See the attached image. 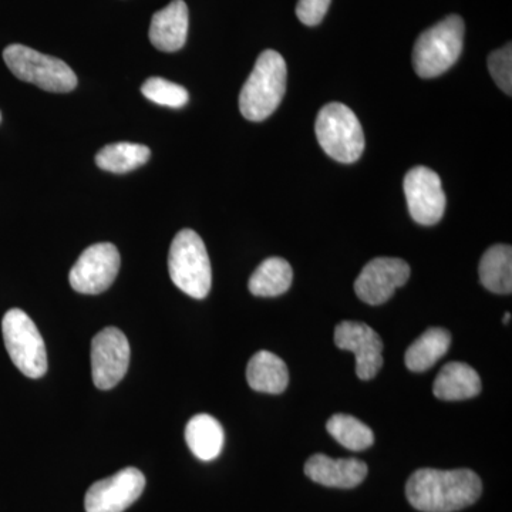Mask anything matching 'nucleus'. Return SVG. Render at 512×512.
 <instances>
[{"label": "nucleus", "mask_w": 512, "mask_h": 512, "mask_svg": "<svg viewBox=\"0 0 512 512\" xmlns=\"http://www.w3.org/2000/svg\"><path fill=\"white\" fill-rule=\"evenodd\" d=\"M410 278V266L399 258H376L362 269L355 282L360 301L379 306L392 299Z\"/></svg>", "instance_id": "12"}, {"label": "nucleus", "mask_w": 512, "mask_h": 512, "mask_svg": "<svg viewBox=\"0 0 512 512\" xmlns=\"http://www.w3.org/2000/svg\"><path fill=\"white\" fill-rule=\"evenodd\" d=\"M119 271V249L110 242H101L83 251L70 271L69 281L76 292L99 295L113 285Z\"/></svg>", "instance_id": "8"}, {"label": "nucleus", "mask_w": 512, "mask_h": 512, "mask_svg": "<svg viewBox=\"0 0 512 512\" xmlns=\"http://www.w3.org/2000/svg\"><path fill=\"white\" fill-rule=\"evenodd\" d=\"M141 93L153 103L171 107V109H181L190 99L185 87L168 82V80L161 79V77H150L141 87Z\"/></svg>", "instance_id": "24"}, {"label": "nucleus", "mask_w": 512, "mask_h": 512, "mask_svg": "<svg viewBox=\"0 0 512 512\" xmlns=\"http://www.w3.org/2000/svg\"><path fill=\"white\" fill-rule=\"evenodd\" d=\"M151 151L143 144L116 143L101 148L96 156L97 167L114 174H126L148 163Z\"/></svg>", "instance_id": "22"}, {"label": "nucleus", "mask_w": 512, "mask_h": 512, "mask_svg": "<svg viewBox=\"0 0 512 512\" xmlns=\"http://www.w3.org/2000/svg\"><path fill=\"white\" fill-rule=\"evenodd\" d=\"M480 281L485 289L500 295L512 292V248L510 245H494L483 255L480 262Z\"/></svg>", "instance_id": "20"}, {"label": "nucleus", "mask_w": 512, "mask_h": 512, "mask_svg": "<svg viewBox=\"0 0 512 512\" xmlns=\"http://www.w3.org/2000/svg\"><path fill=\"white\" fill-rule=\"evenodd\" d=\"M488 70L497 86L508 96L512 92V47L507 43L488 57Z\"/></svg>", "instance_id": "25"}, {"label": "nucleus", "mask_w": 512, "mask_h": 512, "mask_svg": "<svg viewBox=\"0 0 512 512\" xmlns=\"http://www.w3.org/2000/svg\"><path fill=\"white\" fill-rule=\"evenodd\" d=\"M0 121H2V114H0Z\"/></svg>", "instance_id": "28"}, {"label": "nucleus", "mask_w": 512, "mask_h": 512, "mask_svg": "<svg viewBox=\"0 0 512 512\" xmlns=\"http://www.w3.org/2000/svg\"><path fill=\"white\" fill-rule=\"evenodd\" d=\"M292 266L284 258H268L255 269L249 278L248 288L252 295L274 298L291 288Z\"/></svg>", "instance_id": "21"}, {"label": "nucleus", "mask_w": 512, "mask_h": 512, "mask_svg": "<svg viewBox=\"0 0 512 512\" xmlns=\"http://www.w3.org/2000/svg\"><path fill=\"white\" fill-rule=\"evenodd\" d=\"M3 60L19 80L35 84L50 93H69L77 87V76L69 64L43 55L28 46L10 45L3 50Z\"/></svg>", "instance_id": "6"}, {"label": "nucleus", "mask_w": 512, "mask_h": 512, "mask_svg": "<svg viewBox=\"0 0 512 512\" xmlns=\"http://www.w3.org/2000/svg\"><path fill=\"white\" fill-rule=\"evenodd\" d=\"M483 493L481 478L468 468H420L406 484V497L421 512H456L476 503Z\"/></svg>", "instance_id": "1"}, {"label": "nucleus", "mask_w": 512, "mask_h": 512, "mask_svg": "<svg viewBox=\"0 0 512 512\" xmlns=\"http://www.w3.org/2000/svg\"><path fill=\"white\" fill-rule=\"evenodd\" d=\"M510 320H511V313H505L504 319H503V322L505 323V325H507V323H510Z\"/></svg>", "instance_id": "27"}, {"label": "nucleus", "mask_w": 512, "mask_h": 512, "mask_svg": "<svg viewBox=\"0 0 512 512\" xmlns=\"http://www.w3.org/2000/svg\"><path fill=\"white\" fill-rule=\"evenodd\" d=\"M403 188L410 215L417 224L431 227L441 221L447 200L439 174L427 167H414L404 177Z\"/></svg>", "instance_id": "9"}, {"label": "nucleus", "mask_w": 512, "mask_h": 512, "mask_svg": "<svg viewBox=\"0 0 512 512\" xmlns=\"http://www.w3.org/2000/svg\"><path fill=\"white\" fill-rule=\"evenodd\" d=\"M464 20L457 15L421 33L413 49L414 70L421 79H433L446 73L463 52Z\"/></svg>", "instance_id": "4"}, {"label": "nucleus", "mask_w": 512, "mask_h": 512, "mask_svg": "<svg viewBox=\"0 0 512 512\" xmlns=\"http://www.w3.org/2000/svg\"><path fill=\"white\" fill-rule=\"evenodd\" d=\"M326 429L333 439L348 450L363 451L375 443L372 429L349 414H335L330 417Z\"/></svg>", "instance_id": "23"}, {"label": "nucleus", "mask_w": 512, "mask_h": 512, "mask_svg": "<svg viewBox=\"0 0 512 512\" xmlns=\"http://www.w3.org/2000/svg\"><path fill=\"white\" fill-rule=\"evenodd\" d=\"M146 477L140 470L127 467L109 478L97 481L87 491V512H124L143 494Z\"/></svg>", "instance_id": "11"}, {"label": "nucleus", "mask_w": 512, "mask_h": 512, "mask_svg": "<svg viewBox=\"0 0 512 512\" xmlns=\"http://www.w3.org/2000/svg\"><path fill=\"white\" fill-rule=\"evenodd\" d=\"M168 271L174 285L188 296L207 298L212 284L211 262L197 232L183 229L175 235L168 255Z\"/></svg>", "instance_id": "3"}, {"label": "nucleus", "mask_w": 512, "mask_h": 512, "mask_svg": "<svg viewBox=\"0 0 512 512\" xmlns=\"http://www.w3.org/2000/svg\"><path fill=\"white\" fill-rule=\"evenodd\" d=\"M130 365V343L117 328L97 333L92 342V375L97 389L110 390L126 376Z\"/></svg>", "instance_id": "10"}, {"label": "nucleus", "mask_w": 512, "mask_h": 512, "mask_svg": "<svg viewBox=\"0 0 512 512\" xmlns=\"http://www.w3.org/2000/svg\"><path fill=\"white\" fill-rule=\"evenodd\" d=\"M481 379L476 370L467 363H447L440 370L433 384V393L444 402H460L473 399L481 393Z\"/></svg>", "instance_id": "16"}, {"label": "nucleus", "mask_w": 512, "mask_h": 512, "mask_svg": "<svg viewBox=\"0 0 512 512\" xmlns=\"http://www.w3.org/2000/svg\"><path fill=\"white\" fill-rule=\"evenodd\" d=\"M247 380L255 392L281 394L288 387V367L281 357L268 350H261L249 360Z\"/></svg>", "instance_id": "17"}, {"label": "nucleus", "mask_w": 512, "mask_h": 512, "mask_svg": "<svg viewBox=\"0 0 512 512\" xmlns=\"http://www.w3.org/2000/svg\"><path fill=\"white\" fill-rule=\"evenodd\" d=\"M332 0H299L296 16L303 25L318 26L328 13Z\"/></svg>", "instance_id": "26"}, {"label": "nucleus", "mask_w": 512, "mask_h": 512, "mask_svg": "<svg viewBox=\"0 0 512 512\" xmlns=\"http://www.w3.org/2000/svg\"><path fill=\"white\" fill-rule=\"evenodd\" d=\"M286 80L288 69L284 57L275 50L262 52L239 94L242 116L256 123L272 116L284 99Z\"/></svg>", "instance_id": "2"}, {"label": "nucleus", "mask_w": 512, "mask_h": 512, "mask_svg": "<svg viewBox=\"0 0 512 512\" xmlns=\"http://www.w3.org/2000/svg\"><path fill=\"white\" fill-rule=\"evenodd\" d=\"M305 474L313 483L332 488H355L365 481L367 464L359 458H330L315 454L306 461Z\"/></svg>", "instance_id": "14"}, {"label": "nucleus", "mask_w": 512, "mask_h": 512, "mask_svg": "<svg viewBox=\"0 0 512 512\" xmlns=\"http://www.w3.org/2000/svg\"><path fill=\"white\" fill-rule=\"evenodd\" d=\"M322 150L343 164L356 163L365 150V134L356 114L342 103H329L319 111L315 124Z\"/></svg>", "instance_id": "5"}, {"label": "nucleus", "mask_w": 512, "mask_h": 512, "mask_svg": "<svg viewBox=\"0 0 512 512\" xmlns=\"http://www.w3.org/2000/svg\"><path fill=\"white\" fill-rule=\"evenodd\" d=\"M185 441L195 457L212 461L224 448L225 434L220 421L210 414H198L185 427Z\"/></svg>", "instance_id": "18"}, {"label": "nucleus", "mask_w": 512, "mask_h": 512, "mask_svg": "<svg viewBox=\"0 0 512 512\" xmlns=\"http://www.w3.org/2000/svg\"><path fill=\"white\" fill-rule=\"evenodd\" d=\"M451 346V335L443 328L427 329L407 349L404 362L407 369L421 373L431 369L441 357L446 356Z\"/></svg>", "instance_id": "19"}, {"label": "nucleus", "mask_w": 512, "mask_h": 512, "mask_svg": "<svg viewBox=\"0 0 512 512\" xmlns=\"http://www.w3.org/2000/svg\"><path fill=\"white\" fill-rule=\"evenodd\" d=\"M188 35V6L184 0H173L164 9L158 10L151 19L150 42L165 53L183 49Z\"/></svg>", "instance_id": "15"}, {"label": "nucleus", "mask_w": 512, "mask_h": 512, "mask_svg": "<svg viewBox=\"0 0 512 512\" xmlns=\"http://www.w3.org/2000/svg\"><path fill=\"white\" fill-rule=\"evenodd\" d=\"M335 345L356 357V375L360 380L375 379L383 366L382 338L362 322L343 320L335 328Z\"/></svg>", "instance_id": "13"}, {"label": "nucleus", "mask_w": 512, "mask_h": 512, "mask_svg": "<svg viewBox=\"0 0 512 512\" xmlns=\"http://www.w3.org/2000/svg\"><path fill=\"white\" fill-rule=\"evenodd\" d=\"M3 340L13 365L30 379L47 372L45 340L33 320L20 309H10L2 320Z\"/></svg>", "instance_id": "7"}]
</instances>
